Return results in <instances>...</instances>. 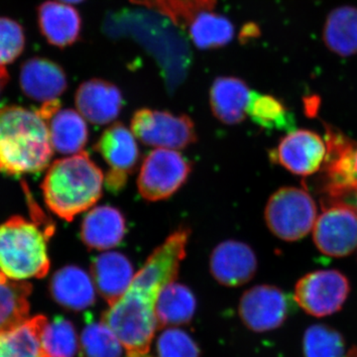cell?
<instances>
[{"label":"cell","mask_w":357,"mask_h":357,"mask_svg":"<svg viewBox=\"0 0 357 357\" xmlns=\"http://www.w3.org/2000/svg\"><path fill=\"white\" fill-rule=\"evenodd\" d=\"M191 230L182 227L167 237L139 271L126 294L102 314V321L121 340L128 357H145L158 330L156 304L167 284L178 277Z\"/></svg>","instance_id":"obj_1"},{"label":"cell","mask_w":357,"mask_h":357,"mask_svg":"<svg viewBox=\"0 0 357 357\" xmlns=\"http://www.w3.org/2000/svg\"><path fill=\"white\" fill-rule=\"evenodd\" d=\"M53 152L48 123L37 112L17 105L0 109V173L41 172L50 164Z\"/></svg>","instance_id":"obj_2"},{"label":"cell","mask_w":357,"mask_h":357,"mask_svg":"<svg viewBox=\"0 0 357 357\" xmlns=\"http://www.w3.org/2000/svg\"><path fill=\"white\" fill-rule=\"evenodd\" d=\"M105 175L86 152L59 159L49 166L41 189L52 213L67 222L102 198Z\"/></svg>","instance_id":"obj_3"},{"label":"cell","mask_w":357,"mask_h":357,"mask_svg":"<svg viewBox=\"0 0 357 357\" xmlns=\"http://www.w3.org/2000/svg\"><path fill=\"white\" fill-rule=\"evenodd\" d=\"M51 237L32 220L9 218L0 225V271L15 281L44 278L51 266Z\"/></svg>","instance_id":"obj_4"},{"label":"cell","mask_w":357,"mask_h":357,"mask_svg":"<svg viewBox=\"0 0 357 357\" xmlns=\"http://www.w3.org/2000/svg\"><path fill=\"white\" fill-rule=\"evenodd\" d=\"M264 218L275 236L282 241H297L314 229L318 211L309 192L300 188L284 187L268 199Z\"/></svg>","instance_id":"obj_5"},{"label":"cell","mask_w":357,"mask_h":357,"mask_svg":"<svg viewBox=\"0 0 357 357\" xmlns=\"http://www.w3.org/2000/svg\"><path fill=\"white\" fill-rule=\"evenodd\" d=\"M133 135L147 146L182 150L197 141L191 117L150 109L134 112L130 124Z\"/></svg>","instance_id":"obj_6"},{"label":"cell","mask_w":357,"mask_h":357,"mask_svg":"<svg viewBox=\"0 0 357 357\" xmlns=\"http://www.w3.org/2000/svg\"><path fill=\"white\" fill-rule=\"evenodd\" d=\"M191 172V163L182 154L158 148L143 161L137 178L138 191L148 202L163 201L181 189Z\"/></svg>","instance_id":"obj_7"},{"label":"cell","mask_w":357,"mask_h":357,"mask_svg":"<svg viewBox=\"0 0 357 357\" xmlns=\"http://www.w3.org/2000/svg\"><path fill=\"white\" fill-rule=\"evenodd\" d=\"M349 293L351 284L342 272L317 270L297 282L294 300L310 316L325 318L342 309Z\"/></svg>","instance_id":"obj_8"},{"label":"cell","mask_w":357,"mask_h":357,"mask_svg":"<svg viewBox=\"0 0 357 357\" xmlns=\"http://www.w3.org/2000/svg\"><path fill=\"white\" fill-rule=\"evenodd\" d=\"M93 149L102 155L109 166L105 176L107 189L114 194L122 191L140 160L139 148L132 131L121 122H115L103 131Z\"/></svg>","instance_id":"obj_9"},{"label":"cell","mask_w":357,"mask_h":357,"mask_svg":"<svg viewBox=\"0 0 357 357\" xmlns=\"http://www.w3.org/2000/svg\"><path fill=\"white\" fill-rule=\"evenodd\" d=\"M288 296L280 288L257 285L244 292L239 301L238 314L251 332L267 333L277 330L289 316Z\"/></svg>","instance_id":"obj_10"},{"label":"cell","mask_w":357,"mask_h":357,"mask_svg":"<svg viewBox=\"0 0 357 357\" xmlns=\"http://www.w3.org/2000/svg\"><path fill=\"white\" fill-rule=\"evenodd\" d=\"M312 238L323 255L344 257L357 248V213L347 204L323 211L314 223Z\"/></svg>","instance_id":"obj_11"},{"label":"cell","mask_w":357,"mask_h":357,"mask_svg":"<svg viewBox=\"0 0 357 357\" xmlns=\"http://www.w3.org/2000/svg\"><path fill=\"white\" fill-rule=\"evenodd\" d=\"M328 148L314 131L301 129L282 138L278 147L270 151V159L298 176L318 172L326 159Z\"/></svg>","instance_id":"obj_12"},{"label":"cell","mask_w":357,"mask_h":357,"mask_svg":"<svg viewBox=\"0 0 357 357\" xmlns=\"http://www.w3.org/2000/svg\"><path fill=\"white\" fill-rule=\"evenodd\" d=\"M257 266L252 248L232 239L218 244L210 257L211 275L225 287H239L248 283L255 276Z\"/></svg>","instance_id":"obj_13"},{"label":"cell","mask_w":357,"mask_h":357,"mask_svg":"<svg viewBox=\"0 0 357 357\" xmlns=\"http://www.w3.org/2000/svg\"><path fill=\"white\" fill-rule=\"evenodd\" d=\"M21 91L35 102L58 100L67 91L68 77L64 69L50 59L33 57L21 66Z\"/></svg>","instance_id":"obj_14"},{"label":"cell","mask_w":357,"mask_h":357,"mask_svg":"<svg viewBox=\"0 0 357 357\" xmlns=\"http://www.w3.org/2000/svg\"><path fill=\"white\" fill-rule=\"evenodd\" d=\"M75 102L79 114L91 123H110L121 114L123 98L121 89L110 82L91 79L77 89Z\"/></svg>","instance_id":"obj_15"},{"label":"cell","mask_w":357,"mask_h":357,"mask_svg":"<svg viewBox=\"0 0 357 357\" xmlns=\"http://www.w3.org/2000/svg\"><path fill=\"white\" fill-rule=\"evenodd\" d=\"M40 32L52 46L64 49L81 38L83 21L75 7L60 1H45L37 8Z\"/></svg>","instance_id":"obj_16"},{"label":"cell","mask_w":357,"mask_h":357,"mask_svg":"<svg viewBox=\"0 0 357 357\" xmlns=\"http://www.w3.org/2000/svg\"><path fill=\"white\" fill-rule=\"evenodd\" d=\"M49 292L66 310L81 312L96 302V287L91 276L76 265L61 268L52 276Z\"/></svg>","instance_id":"obj_17"},{"label":"cell","mask_w":357,"mask_h":357,"mask_svg":"<svg viewBox=\"0 0 357 357\" xmlns=\"http://www.w3.org/2000/svg\"><path fill=\"white\" fill-rule=\"evenodd\" d=\"M91 276L96 290L112 306L130 286L134 269L130 260L119 252H105L91 263Z\"/></svg>","instance_id":"obj_18"},{"label":"cell","mask_w":357,"mask_h":357,"mask_svg":"<svg viewBox=\"0 0 357 357\" xmlns=\"http://www.w3.org/2000/svg\"><path fill=\"white\" fill-rule=\"evenodd\" d=\"M126 234V220L119 208L96 206L89 211L81 225V239L93 250H109L119 245Z\"/></svg>","instance_id":"obj_19"},{"label":"cell","mask_w":357,"mask_h":357,"mask_svg":"<svg viewBox=\"0 0 357 357\" xmlns=\"http://www.w3.org/2000/svg\"><path fill=\"white\" fill-rule=\"evenodd\" d=\"M251 91L239 77H218L210 91L211 112L215 119L227 126H236L248 115Z\"/></svg>","instance_id":"obj_20"},{"label":"cell","mask_w":357,"mask_h":357,"mask_svg":"<svg viewBox=\"0 0 357 357\" xmlns=\"http://www.w3.org/2000/svg\"><path fill=\"white\" fill-rule=\"evenodd\" d=\"M326 140V156L331 157L328 167L330 192L342 195L357 191V145L335 133L328 134Z\"/></svg>","instance_id":"obj_21"},{"label":"cell","mask_w":357,"mask_h":357,"mask_svg":"<svg viewBox=\"0 0 357 357\" xmlns=\"http://www.w3.org/2000/svg\"><path fill=\"white\" fill-rule=\"evenodd\" d=\"M48 128L52 147L58 153H79L88 143V126L76 110L59 109L49 119Z\"/></svg>","instance_id":"obj_22"},{"label":"cell","mask_w":357,"mask_h":357,"mask_svg":"<svg viewBox=\"0 0 357 357\" xmlns=\"http://www.w3.org/2000/svg\"><path fill=\"white\" fill-rule=\"evenodd\" d=\"M197 299L191 289L173 281L159 294L156 304L158 328L187 325L194 318Z\"/></svg>","instance_id":"obj_23"},{"label":"cell","mask_w":357,"mask_h":357,"mask_svg":"<svg viewBox=\"0 0 357 357\" xmlns=\"http://www.w3.org/2000/svg\"><path fill=\"white\" fill-rule=\"evenodd\" d=\"M326 48L340 57L357 54V7L340 6L326 18L323 32Z\"/></svg>","instance_id":"obj_24"},{"label":"cell","mask_w":357,"mask_h":357,"mask_svg":"<svg viewBox=\"0 0 357 357\" xmlns=\"http://www.w3.org/2000/svg\"><path fill=\"white\" fill-rule=\"evenodd\" d=\"M48 321L46 317L36 316L0 333V357H48L41 345L42 332Z\"/></svg>","instance_id":"obj_25"},{"label":"cell","mask_w":357,"mask_h":357,"mask_svg":"<svg viewBox=\"0 0 357 357\" xmlns=\"http://www.w3.org/2000/svg\"><path fill=\"white\" fill-rule=\"evenodd\" d=\"M31 293L29 282L11 280L0 271V333L27 321Z\"/></svg>","instance_id":"obj_26"},{"label":"cell","mask_w":357,"mask_h":357,"mask_svg":"<svg viewBox=\"0 0 357 357\" xmlns=\"http://www.w3.org/2000/svg\"><path fill=\"white\" fill-rule=\"evenodd\" d=\"M248 115L263 128L291 132L296 130L294 114L283 102L273 96L251 91Z\"/></svg>","instance_id":"obj_27"},{"label":"cell","mask_w":357,"mask_h":357,"mask_svg":"<svg viewBox=\"0 0 357 357\" xmlns=\"http://www.w3.org/2000/svg\"><path fill=\"white\" fill-rule=\"evenodd\" d=\"M190 34L198 48L211 50L222 48L231 42L234 36V26L225 16L202 13L192 20Z\"/></svg>","instance_id":"obj_28"},{"label":"cell","mask_w":357,"mask_h":357,"mask_svg":"<svg viewBox=\"0 0 357 357\" xmlns=\"http://www.w3.org/2000/svg\"><path fill=\"white\" fill-rule=\"evenodd\" d=\"M42 349L48 357H76L79 340L69 319L57 317L45 326L41 335Z\"/></svg>","instance_id":"obj_29"},{"label":"cell","mask_w":357,"mask_h":357,"mask_svg":"<svg viewBox=\"0 0 357 357\" xmlns=\"http://www.w3.org/2000/svg\"><path fill=\"white\" fill-rule=\"evenodd\" d=\"M79 352L82 357H121L123 345L102 321L84 326L79 338Z\"/></svg>","instance_id":"obj_30"},{"label":"cell","mask_w":357,"mask_h":357,"mask_svg":"<svg viewBox=\"0 0 357 357\" xmlns=\"http://www.w3.org/2000/svg\"><path fill=\"white\" fill-rule=\"evenodd\" d=\"M303 354L304 357H344V335L323 324L309 326L303 337Z\"/></svg>","instance_id":"obj_31"},{"label":"cell","mask_w":357,"mask_h":357,"mask_svg":"<svg viewBox=\"0 0 357 357\" xmlns=\"http://www.w3.org/2000/svg\"><path fill=\"white\" fill-rule=\"evenodd\" d=\"M24 29L17 21L0 17V66L13 64L24 51Z\"/></svg>","instance_id":"obj_32"},{"label":"cell","mask_w":357,"mask_h":357,"mask_svg":"<svg viewBox=\"0 0 357 357\" xmlns=\"http://www.w3.org/2000/svg\"><path fill=\"white\" fill-rule=\"evenodd\" d=\"M159 357H199L198 344L180 328H167L157 342Z\"/></svg>","instance_id":"obj_33"},{"label":"cell","mask_w":357,"mask_h":357,"mask_svg":"<svg viewBox=\"0 0 357 357\" xmlns=\"http://www.w3.org/2000/svg\"><path fill=\"white\" fill-rule=\"evenodd\" d=\"M261 31L260 28L255 23H248L243 26L241 33H239V40L241 43H248L249 40L257 38L260 36Z\"/></svg>","instance_id":"obj_34"},{"label":"cell","mask_w":357,"mask_h":357,"mask_svg":"<svg viewBox=\"0 0 357 357\" xmlns=\"http://www.w3.org/2000/svg\"><path fill=\"white\" fill-rule=\"evenodd\" d=\"M9 77L8 72L4 66H0V95H1L3 89H6V84H8Z\"/></svg>","instance_id":"obj_35"},{"label":"cell","mask_w":357,"mask_h":357,"mask_svg":"<svg viewBox=\"0 0 357 357\" xmlns=\"http://www.w3.org/2000/svg\"><path fill=\"white\" fill-rule=\"evenodd\" d=\"M344 357H357V345H354L349 351H347Z\"/></svg>","instance_id":"obj_36"},{"label":"cell","mask_w":357,"mask_h":357,"mask_svg":"<svg viewBox=\"0 0 357 357\" xmlns=\"http://www.w3.org/2000/svg\"><path fill=\"white\" fill-rule=\"evenodd\" d=\"M58 1L63 2V3H67L70 4V6H72V4L82 3V2H84V0H58Z\"/></svg>","instance_id":"obj_37"},{"label":"cell","mask_w":357,"mask_h":357,"mask_svg":"<svg viewBox=\"0 0 357 357\" xmlns=\"http://www.w3.org/2000/svg\"><path fill=\"white\" fill-rule=\"evenodd\" d=\"M356 213H357V199H356Z\"/></svg>","instance_id":"obj_38"}]
</instances>
